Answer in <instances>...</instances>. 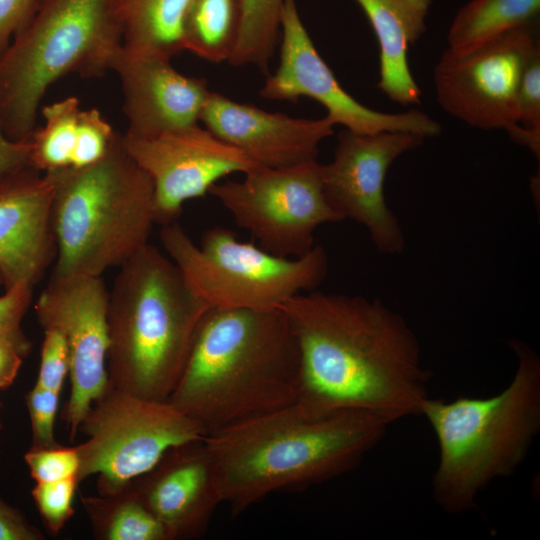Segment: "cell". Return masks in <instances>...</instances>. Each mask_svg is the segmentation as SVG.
Masks as SVG:
<instances>
[{"mask_svg": "<svg viewBox=\"0 0 540 540\" xmlns=\"http://www.w3.org/2000/svg\"><path fill=\"white\" fill-rule=\"evenodd\" d=\"M281 308L300 353L297 401L322 412L369 411L391 423L421 416L432 376L400 314L376 298L315 290Z\"/></svg>", "mask_w": 540, "mask_h": 540, "instance_id": "1", "label": "cell"}, {"mask_svg": "<svg viewBox=\"0 0 540 540\" xmlns=\"http://www.w3.org/2000/svg\"><path fill=\"white\" fill-rule=\"evenodd\" d=\"M390 424L369 411L322 412L296 401L203 440L222 503L239 515L272 493L304 489L355 469Z\"/></svg>", "mask_w": 540, "mask_h": 540, "instance_id": "2", "label": "cell"}, {"mask_svg": "<svg viewBox=\"0 0 540 540\" xmlns=\"http://www.w3.org/2000/svg\"><path fill=\"white\" fill-rule=\"evenodd\" d=\"M300 353L282 308H209L168 401L204 437L296 402Z\"/></svg>", "mask_w": 540, "mask_h": 540, "instance_id": "3", "label": "cell"}, {"mask_svg": "<svg viewBox=\"0 0 540 540\" xmlns=\"http://www.w3.org/2000/svg\"><path fill=\"white\" fill-rule=\"evenodd\" d=\"M209 308L172 259L147 244L119 267L109 291V384L168 401Z\"/></svg>", "mask_w": 540, "mask_h": 540, "instance_id": "4", "label": "cell"}, {"mask_svg": "<svg viewBox=\"0 0 540 540\" xmlns=\"http://www.w3.org/2000/svg\"><path fill=\"white\" fill-rule=\"evenodd\" d=\"M517 356L513 379L487 398H428L421 416L431 425L439 461L432 495L447 513L473 509L494 480L511 476L540 432V358L525 343L512 340Z\"/></svg>", "mask_w": 540, "mask_h": 540, "instance_id": "5", "label": "cell"}, {"mask_svg": "<svg viewBox=\"0 0 540 540\" xmlns=\"http://www.w3.org/2000/svg\"><path fill=\"white\" fill-rule=\"evenodd\" d=\"M46 174L54 184L57 253L51 275L102 276L149 244L156 223L153 183L121 136L98 162Z\"/></svg>", "mask_w": 540, "mask_h": 540, "instance_id": "6", "label": "cell"}, {"mask_svg": "<svg viewBox=\"0 0 540 540\" xmlns=\"http://www.w3.org/2000/svg\"><path fill=\"white\" fill-rule=\"evenodd\" d=\"M122 47L113 0H41L0 55V125L12 140H28L48 88L77 73L99 77Z\"/></svg>", "mask_w": 540, "mask_h": 540, "instance_id": "7", "label": "cell"}, {"mask_svg": "<svg viewBox=\"0 0 540 540\" xmlns=\"http://www.w3.org/2000/svg\"><path fill=\"white\" fill-rule=\"evenodd\" d=\"M160 241L210 308H281L314 290L328 273V256L320 245L301 257H280L215 226L205 231L198 246L176 221L162 225Z\"/></svg>", "mask_w": 540, "mask_h": 540, "instance_id": "8", "label": "cell"}, {"mask_svg": "<svg viewBox=\"0 0 540 540\" xmlns=\"http://www.w3.org/2000/svg\"><path fill=\"white\" fill-rule=\"evenodd\" d=\"M77 480L97 476L99 495L124 490L151 470L171 448L204 438L199 426L169 401L141 398L108 384L79 432Z\"/></svg>", "mask_w": 540, "mask_h": 540, "instance_id": "9", "label": "cell"}, {"mask_svg": "<svg viewBox=\"0 0 540 540\" xmlns=\"http://www.w3.org/2000/svg\"><path fill=\"white\" fill-rule=\"evenodd\" d=\"M317 160L288 167L256 165L240 181L209 191L265 251L286 258L310 252L322 224L342 221L328 205Z\"/></svg>", "mask_w": 540, "mask_h": 540, "instance_id": "10", "label": "cell"}, {"mask_svg": "<svg viewBox=\"0 0 540 540\" xmlns=\"http://www.w3.org/2000/svg\"><path fill=\"white\" fill-rule=\"evenodd\" d=\"M538 47L526 25L468 49L447 48L433 71L438 103L470 126L510 132L519 121L521 75Z\"/></svg>", "mask_w": 540, "mask_h": 540, "instance_id": "11", "label": "cell"}, {"mask_svg": "<svg viewBox=\"0 0 540 540\" xmlns=\"http://www.w3.org/2000/svg\"><path fill=\"white\" fill-rule=\"evenodd\" d=\"M108 298L102 276L51 275L35 304L43 330L59 331L68 347L71 388L63 419L71 441L109 384Z\"/></svg>", "mask_w": 540, "mask_h": 540, "instance_id": "12", "label": "cell"}, {"mask_svg": "<svg viewBox=\"0 0 540 540\" xmlns=\"http://www.w3.org/2000/svg\"><path fill=\"white\" fill-rule=\"evenodd\" d=\"M259 94L273 101L297 102L300 97H310L326 108V116L334 124L360 134L399 131L426 138L441 133V125L424 112L383 113L348 94L315 48L295 0H287L283 9L279 65Z\"/></svg>", "mask_w": 540, "mask_h": 540, "instance_id": "13", "label": "cell"}, {"mask_svg": "<svg viewBox=\"0 0 540 540\" xmlns=\"http://www.w3.org/2000/svg\"><path fill=\"white\" fill-rule=\"evenodd\" d=\"M424 139L410 132L360 134L344 129L333 160L320 166L328 205L342 220L350 218L365 226L382 253L400 254L405 245L398 219L385 201L387 171L397 157Z\"/></svg>", "mask_w": 540, "mask_h": 540, "instance_id": "14", "label": "cell"}, {"mask_svg": "<svg viewBox=\"0 0 540 540\" xmlns=\"http://www.w3.org/2000/svg\"><path fill=\"white\" fill-rule=\"evenodd\" d=\"M128 155L150 177L155 221L175 222L186 201L203 197L222 178L257 164L199 124L151 137L121 136Z\"/></svg>", "mask_w": 540, "mask_h": 540, "instance_id": "15", "label": "cell"}, {"mask_svg": "<svg viewBox=\"0 0 540 540\" xmlns=\"http://www.w3.org/2000/svg\"><path fill=\"white\" fill-rule=\"evenodd\" d=\"M127 488L161 524L167 540L201 537L222 504L203 439L171 448Z\"/></svg>", "mask_w": 540, "mask_h": 540, "instance_id": "16", "label": "cell"}, {"mask_svg": "<svg viewBox=\"0 0 540 540\" xmlns=\"http://www.w3.org/2000/svg\"><path fill=\"white\" fill-rule=\"evenodd\" d=\"M170 60L123 46L115 57L111 70L121 83L126 134L151 137L200 123L211 92L207 80L178 72Z\"/></svg>", "mask_w": 540, "mask_h": 540, "instance_id": "17", "label": "cell"}, {"mask_svg": "<svg viewBox=\"0 0 540 540\" xmlns=\"http://www.w3.org/2000/svg\"><path fill=\"white\" fill-rule=\"evenodd\" d=\"M200 122L255 164L274 168L317 160L319 144L333 134L335 125L327 116L294 118L236 102L214 91L207 98Z\"/></svg>", "mask_w": 540, "mask_h": 540, "instance_id": "18", "label": "cell"}, {"mask_svg": "<svg viewBox=\"0 0 540 540\" xmlns=\"http://www.w3.org/2000/svg\"><path fill=\"white\" fill-rule=\"evenodd\" d=\"M54 184L31 166L0 179V272L5 290L32 287L55 261Z\"/></svg>", "mask_w": 540, "mask_h": 540, "instance_id": "19", "label": "cell"}, {"mask_svg": "<svg viewBox=\"0 0 540 540\" xmlns=\"http://www.w3.org/2000/svg\"><path fill=\"white\" fill-rule=\"evenodd\" d=\"M367 16L380 47L378 88L394 102L420 104L422 92L408 63V49L426 30L432 0H355Z\"/></svg>", "mask_w": 540, "mask_h": 540, "instance_id": "20", "label": "cell"}, {"mask_svg": "<svg viewBox=\"0 0 540 540\" xmlns=\"http://www.w3.org/2000/svg\"><path fill=\"white\" fill-rule=\"evenodd\" d=\"M190 0H113L122 46L168 58L184 51L183 21Z\"/></svg>", "mask_w": 540, "mask_h": 540, "instance_id": "21", "label": "cell"}, {"mask_svg": "<svg viewBox=\"0 0 540 540\" xmlns=\"http://www.w3.org/2000/svg\"><path fill=\"white\" fill-rule=\"evenodd\" d=\"M540 11V0H472L456 14L448 48L468 49L529 25Z\"/></svg>", "mask_w": 540, "mask_h": 540, "instance_id": "22", "label": "cell"}, {"mask_svg": "<svg viewBox=\"0 0 540 540\" xmlns=\"http://www.w3.org/2000/svg\"><path fill=\"white\" fill-rule=\"evenodd\" d=\"M239 27L238 0H190L183 21V48L211 63L228 62Z\"/></svg>", "mask_w": 540, "mask_h": 540, "instance_id": "23", "label": "cell"}, {"mask_svg": "<svg viewBox=\"0 0 540 540\" xmlns=\"http://www.w3.org/2000/svg\"><path fill=\"white\" fill-rule=\"evenodd\" d=\"M80 500L98 540H167L161 524L127 487Z\"/></svg>", "mask_w": 540, "mask_h": 540, "instance_id": "24", "label": "cell"}, {"mask_svg": "<svg viewBox=\"0 0 540 540\" xmlns=\"http://www.w3.org/2000/svg\"><path fill=\"white\" fill-rule=\"evenodd\" d=\"M287 0H238L240 27L228 63L254 66L268 74L269 63L281 36L283 9Z\"/></svg>", "mask_w": 540, "mask_h": 540, "instance_id": "25", "label": "cell"}, {"mask_svg": "<svg viewBox=\"0 0 540 540\" xmlns=\"http://www.w3.org/2000/svg\"><path fill=\"white\" fill-rule=\"evenodd\" d=\"M80 111L76 97H67L42 108L44 125L35 127L29 139L31 167L49 173L71 166Z\"/></svg>", "mask_w": 540, "mask_h": 540, "instance_id": "26", "label": "cell"}, {"mask_svg": "<svg viewBox=\"0 0 540 540\" xmlns=\"http://www.w3.org/2000/svg\"><path fill=\"white\" fill-rule=\"evenodd\" d=\"M79 483L76 477L52 482H36L32 498L50 535L60 533L74 514L73 499Z\"/></svg>", "mask_w": 540, "mask_h": 540, "instance_id": "27", "label": "cell"}, {"mask_svg": "<svg viewBox=\"0 0 540 540\" xmlns=\"http://www.w3.org/2000/svg\"><path fill=\"white\" fill-rule=\"evenodd\" d=\"M116 137L117 134L97 109H81L70 167L82 168L98 162L107 154Z\"/></svg>", "mask_w": 540, "mask_h": 540, "instance_id": "28", "label": "cell"}, {"mask_svg": "<svg viewBox=\"0 0 540 540\" xmlns=\"http://www.w3.org/2000/svg\"><path fill=\"white\" fill-rule=\"evenodd\" d=\"M24 460L35 482L77 478L79 457L75 446L65 447L60 444L47 448L31 446L25 453Z\"/></svg>", "mask_w": 540, "mask_h": 540, "instance_id": "29", "label": "cell"}, {"mask_svg": "<svg viewBox=\"0 0 540 540\" xmlns=\"http://www.w3.org/2000/svg\"><path fill=\"white\" fill-rule=\"evenodd\" d=\"M60 393L34 385L26 394V405L31 422L32 447L47 448L58 445L55 439V419Z\"/></svg>", "mask_w": 540, "mask_h": 540, "instance_id": "30", "label": "cell"}, {"mask_svg": "<svg viewBox=\"0 0 540 540\" xmlns=\"http://www.w3.org/2000/svg\"><path fill=\"white\" fill-rule=\"evenodd\" d=\"M40 365L36 385L61 393L69 375L70 358L62 334L55 329H44Z\"/></svg>", "mask_w": 540, "mask_h": 540, "instance_id": "31", "label": "cell"}, {"mask_svg": "<svg viewBox=\"0 0 540 540\" xmlns=\"http://www.w3.org/2000/svg\"><path fill=\"white\" fill-rule=\"evenodd\" d=\"M33 287L20 283L0 296V341L32 348V342L22 329V320L32 301Z\"/></svg>", "mask_w": 540, "mask_h": 540, "instance_id": "32", "label": "cell"}, {"mask_svg": "<svg viewBox=\"0 0 540 540\" xmlns=\"http://www.w3.org/2000/svg\"><path fill=\"white\" fill-rule=\"evenodd\" d=\"M518 124L540 135V50L528 59L521 75L518 95Z\"/></svg>", "mask_w": 540, "mask_h": 540, "instance_id": "33", "label": "cell"}, {"mask_svg": "<svg viewBox=\"0 0 540 540\" xmlns=\"http://www.w3.org/2000/svg\"><path fill=\"white\" fill-rule=\"evenodd\" d=\"M38 0H0V55L34 15Z\"/></svg>", "mask_w": 540, "mask_h": 540, "instance_id": "34", "label": "cell"}, {"mask_svg": "<svg viewBox=\"0 0 540 540\" xmlns=\"http://www.w3.org/2000/svg\"><path fill=\"white\" fill-rule=\"evenodd\" d=\"M43 533L0 497V540H43Z\"/></svg>", "mask_w": 540, "mask_h": 540, "instance_id": "35", "label": "cell"}, {"mask_svg": "<svg viewBox=\"0 0 540 540\" xmlns=\"http://www.w3.org/2000/svg\"><path fill=\"white\" fill-rule=\"evenodd\" d=\"M30 140H12L0 125V179L14 171L30 166Z\"/></svg>", "mask_w": 540, "mask_h": 540, "instance_id": "36", "label": "cell"}, {"mask_svg": "<svg viewBox=\"0 0 540 540\" xmlns=\"http://www.w3.org/2000/svg\"><path fill=\"white\" fill-rule=\"evenodd\" d=\"M30 351V348L15 343L0 341V389H6L14 383Z\"/></svg>", "mask_w": 540, "mask_h": 540, "instance_id": "37", "label": "cell"}, {"mask_svg": "<svg viewBox=\"0 0 540 540\" xmlns=\"http://www.w3.org/2000/svg\"><path fill=\"white\" fill-rule=\"evenodd\" d=\"M0 285H3V279H2L1 272H0Z\"/></svg>", "mask_w": 540, "mask_h": 540, "instance_id": "38", "label": "cell"}, {"mask_svg": "<svg viewBox=\"0 0 540 540\" xmlns=\"http://www.w3.org/2000/svg\"><path fill=\"white\" fill-rule=\"evenodd\" d=\"M1 427H2V425H1V422H0V430H1Z\"/></svg>", "mask_w": 540, "mask_h": 540, "instance_id": "39", "label": "cell"}]
</instances>
